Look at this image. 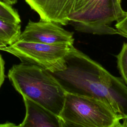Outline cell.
Returning <instances> with one entry per match:
<instances>
[{
  "mask_svg": "<svg viewBox=\"0 0 127 127\" xmlns=\"http://www.w3.org/2000/svg\"><path fill=\"white\" fill-rule=\"evenodd\" d=\"M47 70L66 93L98 100L127 119L126 84L73 46L57 67Z\"/></svg>",
  "mask_w": 127,
  "mask_h": 127,
  "instance_id": "1",
  "label": "cell"
},
{
  "mask_svg": "<svg viewBox=\"0 0 127 127\" xmlns=\"http://www.w3.org/2000/svg\"><path fill=\"white\" fill-rule=\"evenodd\" d=\"M8 77L23 97L60 117L66 93L46 69L34 64L21 63L12 66Z\"/></svg>",
  "mask_w": 127,
  "mask_h": 127,
  "instance_id": "2",
  "label": "cell"
},
{
  "mask_svg": "<svg viewBox=\"0 0 127 127\" xmlns=\"http://www.w3.org/2000/svg\"><path fill=\"white\" fill-rule=\"evenodd\" d=\"M60 118L85 127H117L120 119L107 105L91 98L66 93Z\"/></svg>",
  "mask_w": 127,
  "mask_h": 127,
  "instance_id": "3",
  "label": "cell"
},
{
  "mask_svg": "<svg viewBox=\"0 0 127 127\" xmlns=\"http://www.w3.org/2000/svg\"><path fill=\"white\" fill-rule=\"evenodd\" d=\"M121 19L112 0H80L69 24L80 32L114 35L119 34L111 24Z\"/></svg>",
  "mask_w": 127,
  "mask_h": 127,
  "instance_id": "4",
  "label": "cell"
},
{
  "mask_svg": "<svg viewBox=\"0 0 127 127\" xmlns=\"http://www.w3.org/2000/svg\"><path fill=\"white\" fill-rule=\"evenodd\" d=\"M73 45H49L18 40L2 50L51 70L57 67Z\"/></svg>",
  "mask_w": 127,
  "mask_h": 127,
  "instance_id": "5",
  "label": "cell"
},
{
  "mask_svg": "<svg viewBox=\"0 0 127 127\" xmlns=\"http://www.w3.org/2000/svg\"><path fill=\"white\" fill-rule=\"evenodd\" d=\"M73 33L52 21L29 20L19 40L49 45H73Z\"/></svg>",
  "mask_w": 127,
  "mask_h": 127,
  "instance_id": "6",
  "label": "cell"
},
{
  "mask_svg": "<svg viewBox=\"0 0 127 127\" xmlns=\"http://www.w3.org/2000/svg\"><path fill=\"white\" fill-rule=\"evenodd\" d=\"M23 98L26 113L18 127H62L59 116L25 97Z\"/></svg>",
  "mask_w": 127,
  "mask_h": 127,
  "instance_id": "7",
  "label": "cell"
},
{
  "mask_svg": "<svg viewBox=\"0 0 127 127\" xmlns=\"http://www.w3.org/2000/svg\"><path fill=\"white\" fill-rule=\"evenodd\" d=\"M80 0H53V21L61 25L69 24V17L76 10Z\"/></svg>",
  "mask_w": 127,
  "mask_h": 127,
  "instance_id": "8",
  "label": "cell"
},
{
  "mask_svg": "<svg viewBox=\"0 0 127 127\" xmlns=\"http://www.w3.org/2000/svg\"><path fill=\"white\" fill-rule=\"evenodd\" d=\"M21 32L20 23L0 18V41L6 45H10L18 40Z\"/></svg>",
  "mask_w": 127,
  "mask_h": 127,
  "instance_id": "9",
  "label": "cell"
},
{
  "mask_svg": "<svg viewBox=\"0 0 127 127\" xmlns=\"http://www.w3.org/2000/svg\"><path fill=\"white\" fill-rule=\"evenodd\" d=\"M24 0L39 14L40 19L53 21V0Z\"/></svg>",
  "mask_w": 127,
  "mask_h": 127,
  "instance_id": "10",
  "label": "cell"
},
{
  "mask_svg": "<svg viewBox=\"0 0 127 127\" xmlns=\"http://www.w3.org/2000/svg\"><path fill=\"white\" fill-rule=\"evenodd\" d=\"M0 18L6 20L20 23L21 19L18 12L12 7L0 0Z\"/></svg>",
  "mask_w": 127,
  "mask_h": 127,
  "instance_id": "11",
  "label": "cell"
},
{
  "mask_svg": "<svg viewBox=\"0 0 127 127\" xmlns=\"http://www.w3.org/2000/svg\"><path fill=\"white\" fill-rule=\"evenodd\" d=\"M117 65L123 81L127 86V43H125L117 56Z\"/></svg>",
  "mask_w": 127,
  "mask_h": 127,
  "instance_id": "12",
  "label": "cell"
},
{
  "mask_svg": "<svg viewBox=\"0 0 127 127\" xmlns=\"http://www.w3.org/2000/svg\"><path fill=\"white\" fill-rule=\"evenodd\" d=\"M115 26L119 35L127 38V11L126 16L122 19L117 22Z\"/></svg>",
  "mask_w": 127,
  "mask_h": 127,
  "instance_id": "13",
  "label": "cell"
},
{
  "mask_svg": "<svg viewBox=\"0 0 127 127\" xmlns=\"http://www.w3.org/2000/svg\"><path fill=\"white\" fill-rule=\"evenodd\" d=\"M122 0H112L117 11L118 12V13H119V14L121 15L123 19L126 16L127 11H124L122 9V7L121 6Z\"/></svg>",
  "mask_w": 127,
  "mask_h": 127,
  "instance_id": "14",
  "label": "cell"
},
{
  "mask_svg": "<svg viewBox=\"0 0 127 127\" xmlns=\"http://www.w3.org/2000/svg\"><path fill=\"white\" fill-rule=\"evenodd\" d=\"M4 61L0 54V87L2 85L4 78Z\"/></svg>",
  "mask_w": 127,
  "mask_h": 127,
  "instance_id": "15",
  "label": "cell"
},
{
  "mask_svg": "<svg viewBox=\"0 0 127 127\" xmlns=\"http://www.w3.org/2000/svg\"><path fill=\"white\" fill-rule=\"evenodd\" d=\"M62 127H85L77 124L72 123L67 121H64L61 119Z\"/></svg>",
  "mask_w": 127,
  "mask_h": 127,
  "instance_id": "16",
  "label": "cell"
},
{
  "mask_svg": "<svg viewBox=\"0 0 127 127\" xmlns=\"http://www.w3.org/2000/svg\"><path fill=\"white\" fill-rule=\"evenodd\" d=\"M0 127H18V126L11 123H6L0 124Z\"/></svg>",
  "mask_w": 127,
  "mask_h": 127,
  "instance_id": "17",
  "label": "cell"
},
{
  "mask_svg": "<svg viewBox=\"0 0 127 127\" xmlns=\"http://www.w3.org/2000/svg\"><path fill=\"white\" fill-rule=\"evenodd\" d=\"M17 0H3V1L10 5H11L15 4L17 2Z\"/></svg>",
  "mask_w": 127,
  "mask_h": 127,
  "instance_id": "18",
  "label": "cell"
},
{
  "mask_svg": "<svg viewBox=\"0 0 127 127\" xmlns=\"http://www.w3.org/2000/svg\"><path fill=\"white\" fill-rule=\"evenodd\" d=\"M118 127H127V119H125L123 124H121Z\"/></svg>",
  "mask_w": 127,
  "mask_h": 127,
  "instance_id": "19",
  "label": "cell"
},
{
  "mask_svg": "<svg viewBox=\"0 0 127 127\" xmlns=\"http://www.w3.org/2000/svg\"><path fill=\"white\" fill-rule=\"evenodd\" d=\"M7 45H6L5 44H4L3 42H2L1 41H0V50H2L4 48L6 47Z\"/></svg>",
  "mask_w": 127,
  "mask_h": 127,
  "instance_id": "20",
  "label": "cell"
}]
</instances>
